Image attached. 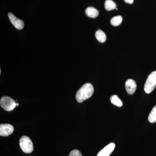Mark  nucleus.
I'll list each match as a JSON object with an SVG mask.
<instances>
[{
    "label": "nucleus",
    "mask_w": 156,
    "mask_h": 156,
    "mask_svg": "<svg viewBox=\"0 0 156 156\" xmlns=\"http://www.w3.org/2000/svg\"><path fill=\"white\" fill-rule=\"evenodd\" d=\"M116 4L112 0H106L105 3V8L107 11H110L116 9Z\"/></svg>",
    "instance_id": "11"
},
{
    "label": "nucleus",
    "mask_w": 156,
    "mask_h": 156,
    "mask_svg": "<svg viewBox=\"0 0 156 156\" xmlns=\"http://www.w3.org/2000/svg\"><path fill=\"white\" fill-rule=\"evenodd\" d=\"M111 103L116 106L121 107L123 105V103L121 99L117 95H112L110 98Z\"/></svg>",
    "instance_id": "12"
},
{
    "label": "nucleus",
    "mask_w": 156,
    "mask_h": 156,
    "mask_svg": "<svg viewBox=\"0 0 156 156\" xmlns=\"http://www.w3.org/2000/svg\"><path fill=\"white\" fill-rule=\"evenodd\" d=\"M125 86H126V91L129 95H133L136 91V83L135 81L132 79L127 80L125 84Z\"/></svg>",
    "instance_id": "8"
},
{
    "label": "nucleus",
    "mask_w": 156,
    "mask_h": 156,
    "mask_svg": "<svg viewBox=\"0 0 156 156\" xmlns=\"http://www.w3.org/2000/svg\"><path fill=\"white\" fill-rule=\"evenodd\" d=\"M122 21V17L121 16H117L113 17L111 20L112 25L114 26H118L121 24Z\"/></svg>",
    "instance_id": "14"
},
{
    "label": "nucleus",
    "mask_w": 156,
    "mask_h": 156,
    "mask_svg": "<svg viewBox=\"0 0 156 156\" xmlns=\"http://www.w3.org/2000/svg\"><path fill=\"white\" fill-rule=\"evenodd\" d=\"M8 15L11 23L14 25L15 28L19 30L23 29L24 27V22L23 20L17 18L11 12L9 13Z\"/></svg>",
    "instance_id": "6"
},
{
    "label": "nucleus",
    "mask_w": 156,
    "mask_h": 156,
    "mask_svg": "<svg viewBox=\"0 0 156 156\" xmlns=\"http://www.w3.org/2000/svg\"><path fill=\"white\" fill-rule=\"evenodd\" d=\"M94 89L92 84L89 83L84 84L77 92L76 98L79 103L90 98L94 93Z\"/></svg>",
    "instance_id": "1"
},
{
    "label": "nucleus",
    "mask_w": 156,
    "mask_h": 156,
    "mask_svg": "<svg viewBox=\"0 0 156 156\" xmlns=\"http://www.w3.org/2000/svg\"><path fill=\"white\" fill-rule=\"evenodd\" d=\"M156 87V71L151 73L146 81L144 87V92L147 94H149Z\"/></svg>",
    "instance_id": "3"
},
{
    "label": "nucleus",
    "mask_w": 156,
    "mask_h": 156,
    "mask_svg": "<svg viewBox=\"0 0 156 156\" xmlns=\"http://www.w3.org/2000/svg\"><path fill=\"white\" fill-rule=\"evenodd\" d=\"M0 105L5 110L11 111L16 106L15 101L9 96H3L0 100Z\"/></svg>",
    "instance_id": "4"
},
{
    "label": "nucleus",
    "mask_w": 156,
    "mask_h": 156,
    "mask_svg": "<svg viewBox=\"0 0 156 156\" xmlns=\"http://www.w3.org/2000/svg\"><path fill=\"white\" fill-rule=\"evenodd\" d=\"M95 36L98 41L101 43H104L106 41V35L103 31L101 30H98L96 32Z\"/></svg>",
    "instance_id": "10"
},
{
    "label": "nucleus",
    "mask_w": 156,
    "mask_h": 156,
    "mask_svg": "<svg viewBox=\"0 0 156 156\" xmlns=\"http://www.w3.org/2000/svg\"><path fill=\"white\" fill-rule=\"evenodd\" d=\"M125 2L126 3H128V4H131L133 3V2H134V0H124Z\"/></svg>",
    "instance_id": "16"
},
{
    "label": "nucleus",
    "mask_w": 156,
    "mask_h": 156,
    "mask_svg": "<svg viewBox=\"0 0 156 156\" xmlns=\"http://www.w3.org/2000/svg\"><path fill=\"white\" fill-rule=\"evenodd\" d=\"M149 122L150 123H154L156 122V105L152 110L148 116Z\"/></svg>",
    "instance_id": "13"
},
{
    "label": "nucleus",
    "mask_w": 156,
    "mask_h": 156,
    "mask_svg": "<svg viewBox=\"0 0 156 156\" xmlns=\"http://www.w3.org/2000/svg\"><path fill=\"white\" fill-rule=\"evenodd\" d=\"M86 14L88 17L91 18H95L99 15V12L95 8L91 7L86 9Z\"/></svg>",
    "instance_id": "9"
},
{
    "label": "nucleus",
    "mask_w": 156,
    "mask_h": 156,
    "mask_svg": "<svg viewBox=\"0 0 156 156\" xmlns=\"http://www.w3.org/2000/svg\"><path fill=\"white\" fill-rule=\"evenodd\" d=\"M14 127L10 124H1L0 125V135L1 136H9L13 133Z\"/></svg>",
    "instance_id": "5"
},
{
    "label": "nucleus",
    "mask_w": 156,
    "mask_h": 156,
    "mask_svg": "<svg viewBox=\"0 0 156 156\" xmlns=\"http://www.w3.org/2000/svg\"><path fill=\"white\" fill-rule=\"evenodd\" d=\"M69 156H83L81 152L78 150H73L70 152Z\"/></svg>",
    "instance_id": "15"
},
{
    "label": "nucleus",
    "mask_w": 156,
    "mask_h": 156,
    "mask_svg": "<svg viewBox=\"0 0 156 156\" xmlns=\"http://www.w3.org/2000/svg\"><path fill=\"white\" fill-rule=\"evenodd\" d=\"M20 146L23 152L29 154L34 150L32 141L28 136H23L20 140Z\"/></svg>",
    "instance_id": "2"
},
{
    "label": "nucleus",
    "mask_w": 156,
    "mask_h": 156,
    "mask_svg": "<svg viewBox=\"0 0 156 156\" xmlns=\"http://www.w3.org/2000/svg\"><path fill=\"white\" fill-rule=\"evenodd\" d=\"M18 105H19V104L18 103H16V106H18Z\"/></svg>",
    "instance_id": "17"
},
{
    "label": "nucleus",
    "mask_w": 156,
    "mask_h": 156,
    "mask_svg": "<svg viewBox=\"0 0 156 156\" xmlns=\"http://www.w3.org/2000/svg\"><path fill=\"white\" fill-rule=\"evenodd\" d=\"M115 147V144L111 143L101 150L98 154L97 156H109L114 150Z\"/></svg>",
    "instance_id": "7"
}]
</instances>
